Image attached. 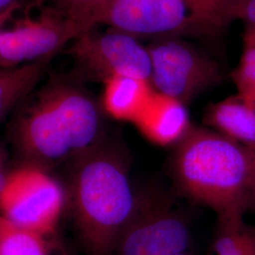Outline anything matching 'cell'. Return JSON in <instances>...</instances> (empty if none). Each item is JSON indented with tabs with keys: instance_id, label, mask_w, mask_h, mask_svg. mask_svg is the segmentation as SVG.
Wrapping results in <instances>:
<instances>
[{
	"instance_id": "cell-1",
	"label": "cell",
	"mask_w": 255,
	"mask_h": 255,
	"mask_svg": "<svg viewBox=\"0 0 255 255\" xmlns=\"http://www.w3.org/2000/svg\"><path fill=\"white\" fill-rule=\"evenodd\" d=\"M103 121L91 97L73 82L53 78L20 104L12 144L25 164L48 170L101 146Z\"/></svg>"
},
{
	"instance_id": "cell-2",
	"label": "cell",
	"mask_w": 255,
	"mask_h": 255,
	"mask_svg": "<svg viewBox=\"0 0 255 255\" xmlns=\"http://www.w3.org/2000/svg\"><path fill=\"white\" fill-rule=\"evenodd\" d=\"M255 172V146L196 126L177 144L172 158L179 189L215 211L220 222L243 220Z\"/></svg>"
},
{
	"instance_id": "cell-3",
	"label": "cell",
	"mask_w": 255,
	"mask_h": 255,
	"mask_svg": "<svg viewBox=\"0 0 255 255\" xmlns=\"http://www.w3.org/2000/svg\"><path fill=\"white\" fill-rule=\"evenodd\" d=\"M70 195L88 255H112L140 206L123 161L101 145L76 160Z\"/></svg>"
},
{
	"instance_id": "cell-4",
	"label": "cell",
	"mask_w": 255,
	"mask_h": 255,
	"mask_svg": "<svg viewBox=\"0 0 255 255\" xmlns=\"http://www.w3.org/2000/svg\"><path fill=\"white\" fill-rule=\"evenodd\" d=\"M64 203L61 184L43 168L24 164L2 181L1 218L20 228L55 233Z\"/></svg>"
},
{
	"instance_id": "cell-5",
	"label": "cell",
	"mask_w": 255,
	"mask_h": 255,
	"mask_svg": "<svg viewBox=\"0 0 255 255\" xmlns=\"http://www.w3.org/2000/svg\"><path fill=\"white\" fill-rule=\"evenodd\" d=\"M85 22L91 29L104 24L134 38L205 35L182 0H109Z\"/></svg>"
},
{
	"instance_id": "cell-6",
	"label": "cell",
	"mask_w": 255,
	"mask_h": 255,
	"mask_svg": "<svg viewBox=\"0 0 255 255\" xmlns=\"http://www.w3.org/2000/svg\"><path fill=\"white\" fill-rule=\"evenodd\" d=\"M147 50L153 88L185 105L222 81L219 64L179 39L161 38Z\"/></svg>"
},
{
	"instance_id": "cell-7",
	"label": "cell",
	"mask_w": 255,
	"mask_h": 255,
	"mask_svg": "<svg viewBox=\"0 0 255 255\" xmlns=\"http://www.w3.org/2000/svg\"><path fill=\"white\" fill-rule=\"evenodd\" d=\"M89 30L66 9L46 8L37 17L27 16L13 27L1 29V67L53 58L64 45Z\"/></svg>"
},
{
	"instance_id": "cell-8",
	"label": "cell",
	"mask_w": 255,
	"mask_h": 255,
	"mask_svg": "<svg viewBox=\"0 0 255 255\" xmlns=\"http://www.w3.org/2000/svg\"><path fill=\"white\" fill-rule=\"evenodd\" d=\"M65 52L73 57L84 73L103 82L117 76L150 80L147 47L126 33L112 29L105 33L89 30L76 38Z\"/></svg>"
},
{
	"instance_id": "cell-9",
	"label": "cell",
	"mask_w": 255,
	"mask_h": 255,
	"mask_svg": "<svg viewBox=\"0 0 255 255\" xmlns=\"http://www.w3.org/2000/svg\"><path fill=\"white\" fill-rule=\"evenodd\" d=\"M189 244L188 225L178 214L162 205L140 203L116 252L119 255H176L186 253Z\"/></svg>"
},
{
	"instance_id": "cell-10",
	"label": "cell",
	"mask_w": 255,
	"mask_h": 255,
	"mask_svg": "<svg viewBox=\"0 0 255 255\" xmlns=\"http://www.w3.org/2000/svg\"><path fill=\"white\" fill-rule=\"evenodd\" d=\"M134 125L147 140L163 146L178 144L192 126L185 104L157 91Z\"/></svg>"
},
{
	"instance_id": "cell-11",
	"label": "cell",
	"mask_w": 255,
	"mask_h": 255,
	"mask_svg": "<svg viewBox=\"0 0 255 255\" xmlns=\"http://www.w3.org/2000/svg\"><path fill=\"white\" fill-rule=\"evenodd\" d=\"M149 81L117 76L104 82L102 106L113 119L135 123L155 94Z\"/></svg>"
},
{
	"instance_id": "cell-12",
	"label": "cell",
	"mask_w": 255,
	"mask_h": 255,
	"mask_svg": "<svg viewBox=\"0 0 255 255\" xmlns=\"http://www.w3.org/2000/svg\"><path fill=\"white\" fill-rule=\"evenodd\" d=\"M204 122L235 141L255 146V107L238 95L209 105Z\"/></svg>"
},
{
	"instance_id": "cell-13",
	"label": "cell",
	"mask_w": 255,
	"mask_h": 255,
	"mask_svg": "<svg viewBox=\"0 0 255 255\" xmlns=\"http://www.w3.org/2000/svg\"><path fill=\"white\" fill-rule=\"evenodd\" d=\"M52 57L0 70V119L3 122L9 113L32 95L46 72Z\"/></svg>"
},
{
	"instance_id": "cell-14",
	"label": "cell",
	"mask_w": 255,
	"mask_h": 255,
	"mask_svg": "<svg viewBox=\"0 0 255 255\" xmlns=\"http://www.w3.org/2000/svg\"><path fill=\"white\" fill-rule=\"evenodd\" d=\"M56 232L44 234L0 219V255H67Z\"/></svg>"
},
{
	"instance_id": "cell-15",
	"label": "cell",
	"mask_w": 255,
	"mask_h": 255,
	"mask_svg": "<svg viewBox=\"0 0 255 255\" xmlns=\"http://www.w3.org/2000/svg\"><path fill=\"white\" fill-rule=\"evenodd\" d=\"M212 251L214 255H255V228L243 220L219 221Z\"/></svg>"
},
{
	"instance_id": "cell-16",
	"label": "cell",
	"mask_w": 255,
	"mask_h": 255,
	"mask_svg": "<svg viewBox=\"0 0 255 255\" xmlns=\"http://www.w3.org/2000/svg\"><path fill=\"white\" fill-rule=\"evenodd\" d=\"M206 36L217 35L232 22L231 0H182Z\"/></svg>"
},
{
	"instance_id": "cell-17",
	"label": "cell",
	"mask_w": 255,
	"mask_h": 255,
	"mask_svg": "<svg viewBox=\"0 0 255 255\" xmlns=\"http://www.w3.org/2000/svg\"><path fill=\"white\" fill-rule=\"evenodd\" d=\"M237 95L255 107V41L244 38V50L233 74Z\"/></svg>"
},
{
	"instance_id": "cell-18",
	"label": "cell",
	"mask_w": 255,
	"mask_h": 255,
	"mask_svg": "<svg viewBox=\"0 0 255 255\" xmlns=\"http://www.w3.org/2000/svg\"><path fill=\"white\" fill-rule=\"evenodd\" d=\"M58 5L63 9H66L70 14L76 18L81 20L82 23L86 25L85 19L91 13L93 10L108 2L109 0H54ZM91 29V28H89Z\"/></svg>"
},
{
	"instance_id": "cell-19",
	"label": "cell",
	"mask_w": 255,
	"mask_h": 255,
	"mask_svg": "<svg viewBox=\"0 0 255 255\" xmlns=\"http://www.w3.org/2000/svg\"><path fill=\"white\" fill-rule=\"evenodd\" d=\"M232 21L241 19L247 26H255V0H231Z\"/></svg>"
},
{
	"instance_id": "cell-20",
	"label": "cell",
	"mask_w": 255,
	"mask_h": 255,
	"mask_svg": "<svg viewBox=\"0 0 255 255\" xmlns=\"http://www.w3.org/2000/svg\"><path fill=\"white\" fill-rule=\"evenodd\" d=\"M17 0H0V21L3 25L18 8Z\"/></svg>"
},
{
	"instance_id": "cell-21",
	"label": "cell",
	"mask_w": 255,
	"mask_h": 255,
	"mask_svg": "<svg viewBox=\"0 0 255 255\" xmlns=\"http://www.w3.org/2000/svg\"><path fill=\"white\" fill-rule=\"evenodd\" d=\"M244 38H248V39L255 41V26H247Z\"/></svg>"
},
{
	"instance_id": "cell-22",
	"label": "cell",
	"mask_w": 255,
	"mask_h": 255,
	"mask_svg": "<svg viewBox=\"0 0 255 255\" xmlns=\"http://www.w3.org/2000/svg\"><path fill=\"white\" fill-rule=\"evenodd\" d=\"M251 202H253L255 205V172L253 184H252V191H251Z\"/></svg>"
},
{
	"instance_id": "cell-23",
	"label": "cell",
	"mask_w": 255,
	"mask_h": 255,
	"mask_svg": "<svg viewBox=\"0 0 255 255\" xmlns=\"http://www.w3.org/2000/svg\"><path fill=\"white\" fill-rule=\"evenodd\" d=\"M189 255L188 254H186V253H183V254H180V255Z\"/></svg>"
}]
</instances>
